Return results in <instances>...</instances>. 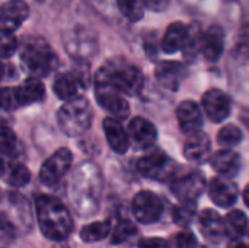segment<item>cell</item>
I'll return each instance as SVG.
<instances>
[{
  "instance_id": "cell-1",
  "label": "cell",
  "mask_w": 249,
  "mask_h": 248,
  "mask_svg": "<svg viewBox=\"0 0 249 248\" xmlns=\"http://www.w3.org/2000/svg\"><path fill=\"white\" fill-rule=\"evenodd\" d=\"M36 219L44 237L53 241L66 240L73 231V219L69 209L55 197L39 196L35 202Z\"/></svg>"
},
{
  "instance_id": "cell-2",
  "label": "cell",
  "mask_w": 249,
  "mask_h": 248,
  "mask_svg": "<svg viewBox=\"0 0 249 248\" xmlns=\"http://www.w3.org/2000/svg\"><path fill=\"white\" fill-rule=\"evenodd\" d=\"M20 63L31 77H45L57 67L58 57L44 38L28 37L22 42Z\"/></svg>"
},
{
  "instance_id": "cell-3",
  "label": "cell",
  "mask_w": 249,
  "mask_h": 248,
  "mask_svg": "<svg viewBox=\"0 0 249 248\" xmlns=\"http://www.w3.org/2000/svg\"><path fill=\"white\" fill-rule=\"evenodd\" d=\"M95 77H101L114 85L124 95H139L144 86V75L139 67L124 60H111L96 72Z\"/></svg>"
},
{
  "instance_id": "cell-4",
  "label": "cell",
  "mask_w": 249,
  "mask_h": 248,
  "mask_svg": "<svg viewBox=\"0 0 249 248\" xmlns=\"http://www.w3.org/2000/svg\"><path fill=\"white\" fill-rule=\"evenodd\" d=\"M93 113L89 101L85 96H76L58 110L57 123L64 134L70 137L86 133L92 124Z\"/></svg>"
},
{
  "instance_id": "cell-5",
  "label": "cell",
  "mask_w": 249,
  "mask_h": 248,
  "mask_svg": "<svg viewBox=\"0 0 249 248\" xmlns=\"http://www.w3.org/2000/svg\"><path fill=\"white\" fill-rule=\"evenodd\" d=\"M95 95L98 104L104 110H107L111 114V117H115L118 120H124L128 117L130 114L128 101L124 98V94L109 82L101 77H95Z\"/></svg>"
},
{
  "instance_id": "cell-6",
  "label": "cell",
  "mask_w": 249,
  "mask_h": 248,
  "mask_svg": "<svg viewBox=\"0 0 249 248\" xmlns=\"http://www.w3.org/2000/svg\"><path fill=\"white\" fill-rule=\"evenodd\" d=\"M137 171L152 180L166 181L174 180L177 171V162L169 158L165 152L156 149L149 155L142 156L137 161Z\"/></svg>"
},
{
  "instance_id": "cell-7",
  "label": "cell",
  "mask_w": 249,
  "mask_h": 248,
  "mask_svg": "<svg viewBox=\"0 0 249 248\" xmlns=\"http://www.w3.org/2000/svg\"><path fill=\"white\" fill-rule=\"evenodd\" d=\"M71 161H73L71 152L67 148H60L42 164L39 170V181L48 187L55 186L69 172L71 167Z\"/></svg>"
},
{
  "instance_id": "cell-8",
  "label": "cell",
  "mask_w": 249,
  "mask_h": 248,
  "mask_svg": "<svg viewBox=\"0 0 249 248\" xmlns=\"http://www.w3.org/2000/svg\"><path fill=\"white\" fill-rule=\"evenodd\" d=\"M133 213L140 224H155L163 213V203L152 191H140L134 196L131 205Z\"/></svg>"
},
{
  "instance_id": "cell-9",
  "label": "cell",
  "mask_w": 249,
  "mask_h": 248,
  "mask_svg": "<svg viewBox=\"0 0 249 248\" xmlns=\"http://www.w3.org/2000/svg\"><path fill=\"white\" fill-rule=\"evenodd\" d=\"M206 189V178L201 172H190L187 175L174 178L171 183L172 193L179 202H197Z\"/></svg>"
},
{
  "instance_id": "cell-10",
  "label": "cell",
  "mask_w": 249,
  "mask_h": 248,
  "mask_svg": "<svg viewBox=\"0 0 249 248\" xmlns=\"http://www.w3.org/2000/svg\"><path fill=\"white\" fill-rule=\"evenodd\" d=\"M203 108L212 121L220 123L231 114V101L223 91L209 89L203 95Z\"/></svg>"
},
{
  "instance_id": "cell-11",
  "label": "cell",
  "mask_w": 249,
  "mask_h": 248,
  "mask_svg": "<svg viewBox=\"0 0 249 248\" xmlns=\"http://www.w3.org/2000/svg\"><path fill=\"white\" fill-rule=\"evenodd\" d=\"M29 7L23 0H7L3 3L0 10V25L1 31L13 32L22 22L28 18Z\"/></svg>"
},
{
  "instance_id": "cell-12",
  "label": "cell",
  "mask_w": 249,
  "mask_h": 248,
  "mask_svg": "<svg viewBox=\"0 0 249 248\" xmlns=\"http://www.w3.org/2000/svg\"><path fill=\"white\" fill-rule=\"evenodd\" d=\"M130 140L140 149L152 148L158 139V130L155 124L143 117H136L128 123Z\"/></svg>"
},
{
  "instance_id": "cell-13",
  "label": "cell",
  "mask_w": 249,
  "mask_h": 248,
  "mask_svg": "<svg viewBox=\"0 0 249 248\" xmlns=\"http://www.w3.org/2000/svg\"><path fill=\"white\" fill-rule=\"evenodd\" d=\"M198 227L203 237L212 243H219L225 237H228L225 219H222V216L216 210L212 209L203 210L198 215Z\"/></svg>"
},
{
  "instance_id": "cell-14",
  "label": "cell",
  "mask_w": 249,
  "mask_h": 248,
  "mask_svg": "<svg viewBox=\"0 0 249 248\" xmlns=\"http://www.w3.org/2000/svg\"><path fill=\"white\" fill-rule=\"evenodd\" d=\"M209 194L214 205L231 208L238 199V186L226 177H216L209 184Z\"/></svg>"
},
{
  "instance_id": "cell-15",
  "label": "cell",
  "mask_w": 249,
  "mask_h": 248,
  "mask_svg": "<svg viewBox=\"0 0 249 248\" xmlns=\"http://www.w3.org/2000/svg\"><path fill=\"white\" fill-rule=\"evenodd\" d=\"M177 117L179 127L185 134H194L203 127L201 110L194 101H182L177 110Z\"/></svg>"
},
{
  "instance_id": "cell-16",
  "label": "cell",
  "mask_w": 249,
  "mask_h": 248,
  "mask_svg": "<svg viewBox=\"0 0 249 248\" xmlns=\"http://www.w3.org/2000/svg\"><path fill=\"white\" fill-rule=\"evenodd\" d=\"M102 127H104V133L107 136L109 148L120 155L125 153L130 146V136L125 133L120 120L115 117H108L104 120Z\"/></svg>"
},
{
  "instance_id": "cell-17",
  "label": "cell",
  "mask_w": 249,
  "mask_h": 248,
  "mask_svg": "<svg viewBox=\"0 0 249 248\" xmlns=\"http://www.w3.org/2000/svg\"><path fill=\"white\" fill-rule=\"evenodd\" d=\"M212 167L219 175L232 178L238 175V172L241 171L242 161L236 152L226 149V151H219L212 156Z\"/></svg>"
},
{
  "instance_id": "cell-18",
  "label": "cell",
  "mask_w": 249,
  "mask_h": 248,
  "mask_svg": "<svg viewBox=\"0 0 249 248\" xmlns=\"http://www.w3.org/2000/svg\"><path fill=\"white\" fill-rule=\"evenodd\" d=\"M210 149L212 143L209 136L203 132H197L194 134H190V137L187 139L184 145V155L188 161L201 162L209 156Z\"/></svg>"
},
{
  "instance_id": "cell-19",
  "label": "cell",
  "mask_w": 249,
  "mask_h": 248,
  "mask_svg": "<svg viewBox=\"0 0 249 248\" xmlns=\"http://www.w3.org/2000/svg\"><path fill=\"white\" fill-rule=\"evenodd\" d=\"M15 92H16L18 105L25 107L42 101L45 95V88L39 80V77H28L22 85L15 88Z\"/></svg>"
},
{
  "instance_id": "cell-20",
  "label": "cell",
  "mask_w": 249,
  "mask_h": 248,
  "mask_svg": "<svg viewBox=\"0 0 249 248\" xmlns=\"http://www.w3.org/2000/svg\"><path fill=\"white\" fill-rule=\"evenodd\" d=\"M225 48V35L220 26H212L204 35L203 54L209 61H217L223 54Z\"/></svg>"
},
{
  "instance_id": "cell-21",
  "label": "cell",
  "mask_w": 249,
  "mask_h": 248,
  "mask_svg": "<svg viewBox=\"0 0 249 248\" xmlns=\"http://www.w3.org/2000/svg\"><path fill=\"white\" fill-rule=\"evenodd\" d=\"M187 31H188V26H185L181 22L171 23L163 34V38L160 42L162 50L168 54H174V53L182 50V45H184V41L187 37Z\"/></svg>"
},
{
  "instance_id": "cell-22",
  "label": "cell",
  "mask_w": 249,
  "mask_h": 248,
  "mask_svg": "<svg viewBox=\"0 0 249 248\" xmlns=\"http://www.w3.org/2000/svg\"><path fill=\"white\" fill-rule=\"evenodd\" d=\"M204 32L200 26V23L193 22L188 25L187 37L182 45V54L187 60H194L200 51H203V44H204Z\"/></svg>"
},
{
  "instance_id": "cell-23",
  "label": "cell",
  "mask_w": 249,
  "mask_h": 248,
  "mask_svg": "<svg viewBox=\"0 0 249 248\" xmlns=\"http://www.w3.org/2000/svg\"><path fill=\"white\" fill-rule=\"evenodd\" d=\"M184 75V69L179 63L175 61H162L156 66V77L158 80L171 89H177Z\"/></svg>"
},
{
  "instance_id": "cell-24",
  "label": "cell",
  "mask_w": 249,
  "mask_h": 248,
  "mask_svg": "<svg viewBox=\"0 0 249 248\" xmlns=\"http://www.w3.org/2000/svg\"><path fill=\"white\" fill-rule=\"evenodd\" d=\"M77 83L79 82L74 75L64 73L55 77L53 89L57 98H60L61 101H70L77 96Z\"/></svg>"
},
{
  "instance_id": "cell-25",
  "label": "cell",
  "mask_w": 249,
  "mask_h": 248,
  "mask_svg": "<svg viewBox=\"0 0 249 248\" xmlns=\"http://www.w3.org/2000/svg\"><path fill=\"white\" fill-rule=\"evenodd\" d=\"M226 224V234L232 240H239L245 235L248 228V218L241 210H232L225 218Z\"/></svg>"
},
{
  "instance_id": "cell-26",
  "label": "cell",
  "mask_w": 249,
  "mask_h": 248,
  "mask_svg": "<svg viewBox=\"0 0 249 248\" xmlns=\"http://www.w3.org/2000/svg\"><path fill=\"white\" fill-rule=\"evenodd\" d=\"M4 180L9 186L12 187H23L29 183L31 180V172L23 164L18 162H10V165L3 168Z\"/></svg>"
},
{
  "instance_id": "cell-27",
  "label": "cell",
  "mask_w": 249,
  "mask_h": 248,
  "mask_svg": "<svg viewBox=\"0 0 249 248\" xmlns=\"http://www.w3.org/2000/svg\"><path fill=\"white\" fill-rule=\"evenodd\" d=\"M109 232H111L109 222H107V221L92 222L80 231V238L85 243H98V241L104 240L105 237H108Z\"/></svg>"
},
{
  "instance_id": "cell-28",
  "label": "cell",
  "mask_w": 249,
  "mask_h": 248,
  "mask_svg": "<svg viewBox=\"0 0 249 248\" xmlns=\"http://www.w3.org/2000/svg\"><path fill=\"white\" fill-rule=\"evenodd\" d=\"M118 9L124 18L131 22H137L144 15V3L143 0H117Z\"/></svg>"
},
{
  "instance_id": "cell-29",
  "label": "cell",
  "mask_w": 249,
  "mask_h": 248,
  "mask_svg": "<svg viewBox=\"0 0 249 248\" xmlns=\"http://www.w3.org/2000/svg\"><path fill=\"white\" fill-rule=\"evenodd\" d=\"M196 213H197L196 202H181L179 205H177L174 208L172 215H174L175 224H178L181 227H187L196 218Z\"/></svg>"
},
{
  "instance_id": "cell-30",
  "label": "cell",
  "mask_w": 249,
  "mask_h": 248,
  "mask_svg": "<svg viewBox=\"0 0 249 248\" xmlns=\"http://www.w3.org/2000/svg\"><path fill=\"white\" fill-rule=\"evenodd\" d=\"M242 140V132L239 127L233 124H228L222 127V130L217 133V142L225 148H233L238 146Z\"/></svg>"
},
{
  "instance_id": "cell-31",
  "label": "cell",
  "mask_w": 249,
  "mask_h": 248,
  "mask_svg": "<svg viewBox=\"0 0 249 248\" xmlns=\"http://www.w3.org/2000/svg\"><path fill=\"white\" fill-rule=\"evenodd\" d=\"M137 234V228L133 222L130 221H120L117 224V227L112 231V244H121L128 241L131 237H134Z\"/></svg>"
},
{
  "instance_id": "cell-32",
  "label": "cell",
  "mask_w": 249,
  "mask_h": 248,
  "mask_svg": "<svg viewBox=\"0 0 249 248\" xmlns=\"http://www.w3.org/2000/svg\"><path fill=\"white\" fill-rule=\"evenodd\" d=\"M18 148V139L12 129L7 126H3L1 129V153L3 156H12L16 152Z\"/></svg>"
},
{
  "instance_id": "cell-33",
  "label": "cell",
  "mask_w": 249,
  "mask_h": 248,
  "mask_svg": "<svg viewBox=\"0 0 249 248\" xmlns=\"http://www.w3.org/2000/svg\"><path fill=\"white\" fill-rule=\"evenodd\" d=\"M18 48V41L13 37V32L9 31H1V42H0V51H1V58L6 60L9 58Z\"/></svg>"
},
{
  "instance_id": "cell-34",
  "label": "cell",
  "mask_w": 249,
  "mask_h": 248,
  "mask_svg": "<svg viewBox=\"0 0 249 248\" xmlns=\"http://www.w3.org/2000/svg\"><path fill=\"white\" fill-rule=\"evenodd\" d=\"M174 247L175 248H197V238L190 231H182L175 235L174 238Z\"/></svg>"
},
{
  "instance_id": "cell-35",
  "label": "cell",
  "mask_w": 249,
  "mask_h": 248,
  "mask_svg": "<svg viewBox=\"0 0 249 248\" xmlns=\"http://www.w3.org/2000/svg\"><path fill=\"white\" fill-rule=\"evenodd\" d=\"M1 105L4 110H15L18 108V99L15 88H3L1 91Z\"/></svg>"
},
{
  "instance_id": "cell-36",
  "label": "cell",
  "mask_w": 249,
  "mask_h": 248,
  "mask_svg": "<svg viewBox=\"0 0 249 248\" xmlns=\"http://www.w3.org/2000/svg\"><path fill=\"white\" fill-rule=\"evenodd\" d=\"M139 248H169V244L162 238H144L139 243Z\"/></svg>"
},
{
  "instance_id": "cell-37",
  "label": "cell",
  "mask_w": 249,
  "mask_h": 248,
  "mask_svg": "<svg viewBox=\"0 0 249 248\" xmlns=\"http://www.w3.org/2000/svg\"><path fill=\"white\" fill-rule=\"evenodd\" d=\"M144 6L153 12H162L168 7L169 0H143Z\"/></svg>"
},
{
  "instance_id": "cell-38",
  "label": "cell",
  "mask_w": 249,
  "mask_h": 248,
  "mask_svg": "<svg viewBox=\"0 0 249 248\" xmlns=\"http://www.w3.org/2000/svg\"><path fill=\"white\" fill-rule=\"evenodd\" d=\"M229 248H249V246L241 243L239 240H232V244H231V247Z\"/></svg>"
},
{
  "instance_id": "cell-39",
  "label": "cell",
  "mask_w": 249,
  "mask_h": 248,
  "mask_svg": "<svg viewBox=\"0 0 249 248\" xmlns=\"http://www.w3.org/2000/svg\"><path fill=\"white\" fill-rule=\"evenodd\" d=\"M244 202H245V205L249 208V184L247 186L245 191H244Z\"/></svg>"
},
{
  "instance_id": "cell-40",
  "label": "cell",
  "mask_w": 249,
  "mask_h": 248,
  "mask_svg": "<svg viewBox=\"0 0 249 248\" xmlns=\"http://www.w3.org/2000/svg\"><path fill=\"white\" fill-rule=\"evenodd\" d=\"M248 127H249V121H248Z\"/></svg>"
}]
</instances>
